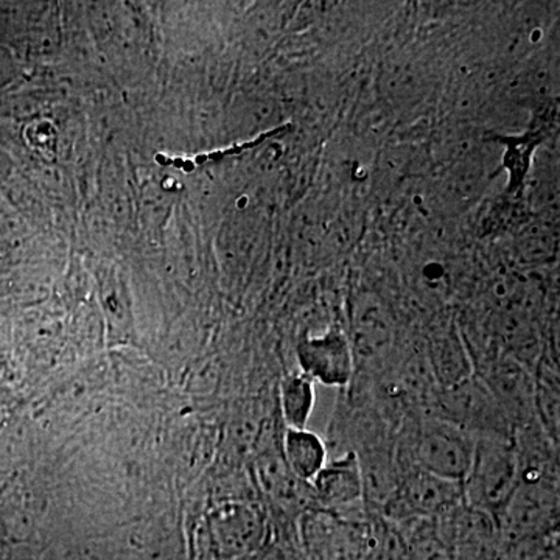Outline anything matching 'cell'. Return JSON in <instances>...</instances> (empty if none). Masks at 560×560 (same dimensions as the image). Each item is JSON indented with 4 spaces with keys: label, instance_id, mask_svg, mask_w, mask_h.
I'll list each match as a JSON object with an SVG mask.
<instances>
[{
    "label": "cell",
    "instance_id": "cell-10",
    "mask_svg": "<svg viewBox=\"0 0 560 560\" xmlns=\"http://www.w3.org/2000/svg\"><path fill=\"white\" fill-rule=\"evenodd\" d=\"M246 560H294L293 556L283 550L279 545L265 544L256 555Z\"/></svg>",
    "mask_w": 560,
    "mask_h": 560
},
{
    "label": "cell",
    "instance_id": "cell-4",
    "mask_svg": "<svg viewBox=\"0 0 560 560\" xmlns=\"http://www.w3.org/2000/svg\"><path fill=\"white\" fill-rule=\"evenodd\" d=\"M463 503H466L463 482L408 469L383 512L386 521L401 526L416 521H436Z\"/></svg>",
    "mask_w": 560,
    "mask_h": 560
},
{
    "label": "cell",
    "instance_id": "cell-11",
    "mask_svg": "<svg viewBox=\"0 0 560 560\" xmlns=\"http://www.w3.org/2000/svg\"><path fill=\"white\" fill-rule=\"evenodd\" d=\"M0 486H2V481H0Z\"/></svg>",
    "mask_w": 560,
    "mask_h": 560
},
{
    "label": "cell",
    "instance_id": "cell-5",
    "mask_svg": "<svg viewBox=\"0 0 560 560\" xmlns=\"http://www.w3.org/2000/svg\"><path fill=\"white\" fill-rule=\"evenodd\" d=\"M316 506L323 511L345 514L363 503V478H361L359 453L348 451L345 455L327 460L323 470L312 481Z\"/></svg>",
    "mask_w": 560,
    "mask_h": 560
},
{
    "label": "cell",
    "instance_id": "cell-7",
    "mask_svg": "<svg viewBox=\"0 0 560 560\" xmlns=\"http://www.w3.org/2000/svg\"><path fill=\"white\" fill-rule=\"evenodd\" d=\"M302 368L313 382L342 388L352 378L353 361L345 342L324 340L311 342L301 353Z\"/></svg>",
    "mask_w": 560,
    "mask_h": 560
},
{
    "label": "cell",
    "instance_id": "cell-8",
    "mask_svg": "<svg viewBox=\"0 0 560 560\" xmlns=\"http://www.w3.org/2000/svg\"><path fill=\"white\" fill-rule=\"evenodd\" d=\"M280 452H282L289 469L300 480L311 482V485L329 460L327 459L329 451H327L326 442L307 429H287Z\"/></svg>",
    "mask_w": 560,
    "mask_h": 560
},
{
    "label": "cell",
    "instance_id": "cell-9",
    "mask_svg": "<svg viewBox=\"0 0 560 560\" xmlns=\"http://www.w3.org/2000/svg\"><path fill=\"white\" fill-rule=\"evenodd\" d=\"M280 411L287 429H307L315 410V382L308 375L293 374L280 382Z\"/></svg>",
    "mask_w": 560,
    "mask_h": 560
},
{
    "label": "cell",
    "instance_id": "cell-2",
    "mask_svg": "<svg viewBox=\"0 0 560 560\" xmlns=\"http://www.w3.org/2000/svg\"><path fill=\"white\" fill-rule=\"evenodd\" d=\"M521 480V459L514 438L506 434L478 436L470 469L463 481L466 503L497 522Z\"/></svg>",
    "mask_w": 560,
    "mask_h": 560
},
{
    "label": "cell",
    "instance_id": "cell-1",
    "mask_svg": "<svg viewBox=\"0 0 560 560\" xmlns=\"http://www.w3.org/2000/svg\"><path fill=\"white\" fill-rule=\"evenodd\" d=\"M195 560H246L268 541V518L260 504L226 499L202 515L194 534Z\"/></svg>",
    "mask_w": 560,
    "mask_h": 560
},
{
    "label": "cell",
    "instance_id": "cell-3",
    "mask_svg": "<svg viewBox=\"0 0 560 560\" xmlns=\"http://www.w3.org/2000/svg\"><path fill=\"white\" fill-rule=\"evenodd\" d=\"M475 442L474 434L448 420L436 416L422 419L405 441V463L410 469L463 482L474 459Z\"/></svg>",
    "mask_w": 560,
    "mask_h": 560
},
{
    "label": "cell",
    "instance_id": "cell-6",
    "mask_svg": "<svg viewBox=\"0 0 560 560\" xmlns=\"http://www.w3.org/2000/svg\"><path fill=\"white\" fill-rule=\"evenodd\" d=\"M256 478L268 500L283 514L304 515L316 504L311 482L300 480L287 466L282 452H264L256 460Z\"/></svg>",
    "mask_w": 560,
    "mask_h": 560
}]
</instances>
